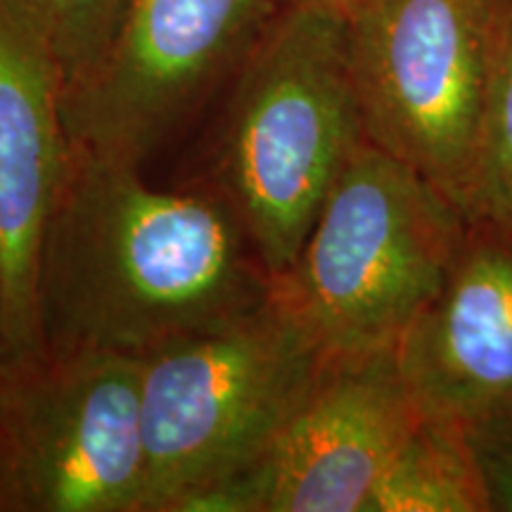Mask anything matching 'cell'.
I'll return each instance as SVG.
<instances>
[{
    "instance_id": "cell-17",
    "label": "cell",
    "mask_w": 512,
    "mask_h": 512,
    "mask_svg": "<svg viewBox=\"0 0 512 512\" xmlns=\"http://www.w3.org/2000/svg\"><path fill=\"white\" fill-rule=\"evenodd\" d=\"M0 510H12V501H10V494H8V484H5L3 467H0Z\"/></svg>"
},
{
    "instance_id": "cell-9",
    "label": "cell",
    "mask_w": 512,
    "mask_h": 512,
    "mask_svg": "<svg viewBox=\"0 0 512 512\" xmlns=\"http://www.w3.org/2000/svg\"><path fill=\"white\" fill-rule=\"evenodd\" d=\"M425 418L477 437L512 418V235L475 219L441 290L396 347Z\"/></svg>"
},
{
    "instance_id": "cell-7",
    "label": "cell",
    "mask_w": 512,
    "mask_h": 512,
    "mask_svg": "<svg viewBox=\"0 0 512 512\" xmlns=\"http://www.w3.org/2000/svg\"><path fill=\"white\" fill-rule=\"evenodd\" d=\"M278 10L273 0H126L100 55L62 86L69 143L143 166Z\"/></svg>"
},
{
    "instance_id": "cell-15",
    "label": "cell",
    "mask_w": 512,
    "mask_h": 512,
    "mask_svg": "<svg viewBox=\"0 0 512 512\" xmlns=\"http://www.w3.org/2000/svg\"><path fill=\"white\" fill-rule=\"evenodd\" d=\"M491 512H512V418L472 437Z\"/></svg>"
},
{
    "instance_id": "cell-11",
    "label": "cell",
    "mask_w": 512,
    "mask_h": 512,
    "mask_svg": "<svg viewBox=\"0 0 512 512\" xmlns=\"http://www.w3.org/2000/svg\"><path fill=\"white\" fill-rule=\"evenodd\" d=\"M363 512H491L472 439L422 415Z\"/></svg>"
},
{
    "instance_id": "cell-12",
    "label": "cell",
    "mask_w": 512,
    "mask_h": 512,
    "mask_svg": "<svg viewBox=\"0 0 512 512\" xmlns=\"http://www.w3.org/2000/svg\"><path fill=\"white\" fill-rule=\"evenodd\" d=\"M475 219L496 223L512 235V0H491L484 150Z\"/></svg>"
},
{
    "instance_id": "cell-10",
    "label": "cell",
    "mask_w": 512,
    "mask_h": 512,
    "mask_svg": "<svg viewBox=\"0 0 512 512\" xmlns=\"http://www.w3.org/2000/svg\"><path fill=\"white\" fill-rule=\"evenodd\" d=\"M62 72L34 34L0 8V306L3 356L41 351L38 266L67 174Z\"/></svg>"
},
{
    "instance_id": "cell-16",
    "label": "cell",
    "mask_w": 512,
    "mask_h": 512,
    "mask_svg": "<svg viewBox=\"0 0 512 512\" xmlns=\"http://www.w3.org/2000/svg\"><path fill=\"white\" fill-rule=\"evenodd\" d=\"M278 8H328L337 12H347L358 0H273Z\"/></svg>"
},
{
    "instance_id": "cell-1",
    "label": "cell",
    "mask_w": 512,
    "mask_h": 512,
    "mask_svg": "<svg viewBox=\"0 0 512 512\" xmlns=\"http://www.w3.org/2000/svg\"><path fill=\"white\" fill-rule=\"evenodd\" d=\"M271 275L221 192L157 190L72 145L38 266L50 354L143 358L254 311Z\"/></svg>"
},
{
    "instance_id": "cell-8",
    "label": "cell",
    "mask_w": 512,
    "mask_h": 512,
    "mask_svg": "<svg viewBox=\"0 0 512 512\" xmlns=\"http://www.w3.org/2000/svg\"><path fill=\"white\" fill-rule=\"evenodd\" d=\"M420 418L396 349L325 358L266 453L268 512H363Z\"/></svg>"
},
{
    "instance_id": "cell-4",
    "label": "cell",
    "mask_w": 512,
    "mask_h": 512,
    "mask_svg": "<svg viewBox=\"0 0 512 512\" xmlns=\"http://www.w3.org/2000/svg\"><path fill=\"white\" fill-rule=\"evenodd\" d=\"M325 358L273 297L143 358V512L264 458Z\"/></svg>"
},
{
    "instance_id": "cell-18",
    "label": "cell",
    "mask_w": 512,
    "mask_h": 512,
    "mask_svg": "<svg viewBox=\"0 0 512 512\" xmlns=\"http://www.w3.org/2000/svg\"><path fill=\"white\" fill-rule=\"evenodd\" d=\"M5 351V339H3V306H0V358H3Z\"/></svg>"
},
{
    "instance_id": "cell-3",
    "label": "cell",
    "mask_w": 512,
    "mask_h": 512,
    "mask_svg": "<svg viewBox=\"0 0 512 512\" xmlns=\"http://www.w3.org/2000/svg\"><path fill=\"white\" fill-rule=\"evenodd\" d=\"M467 226L437 188L366 140L271 297L328 358L396 349L444 285Z\"/></svg>"
},
{
    "instance_id": "cell-13",
    "label": "cell",
    "mask_w": 512,
    "mask_h": 512,
    "mask_svg": "<svg viewBox=\"0 0 512 512\" xmlns=\"http://www.w3.org/2000/svg\"><path fill=\"white\" fill-rule=\"evenodd\" d=\"M126 0H0L48 50L62 72V86L91 64L124 12Z\"/></svg>"
},
{
    "instance_id": "cell-14",
    "label": "cell",
    "mask_w": 512,
    "mask_h": 512,
    "mask_svg": "<svg viewBox=\"0 0 512 512\" xmlns=\"http://www.w3.org/2000/svg\"><path fill=\"white\" fill-rule=\"evenodd\" d=\"M271 475L266 456L185 491L166 512H268Z\"/></svg>"
},
{
    "instance_id": "cell-6",
    "label": "cell",
    "mask_w": 512,
    "mask_h": 512,
    "mask_svg": "<svg viewBox=\"0 0 512 512\" xmlns=\"http://www.w3.org/2000/svg\"><path fill=\"white\" fill-rule=\"evenodd\" d=\"M143 361L29 351L0 358V467L12 510L143 512Z\"/></svg>"
},
{
    "instance_id": "cell-2",
    "label": "cell",
    "mask_w": 512,
    "mask_h": 512,
    "mask_svg": "<svg viewBox=\"0 0 512 512\" xmlns=\"http://www.w3.org/2000/svg\"><path fill=\"white\" fill-rule=\"evenodd\" d=\"M233 76L216 155L219 192L273 280L299 254L332 185L366 143L347 17L280 8Z\"/></svg>"
},
{
    "instance_id": "cell-5",
    "label": "cell",
    "mask_w": 512,
    "mask_h": 512,
    "mask_svg": "<svg viewBox=\"0 0 512 512\" xmlns=\"http://www.w3.org/2000/svg\"><path fill=\"white\" fill-rule=\"evenodd\" d=\"M344 17L366 140L411 166L472 221L491 0H358Z\"/></svg>"
}]
</instances>
